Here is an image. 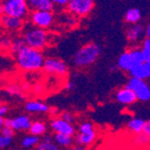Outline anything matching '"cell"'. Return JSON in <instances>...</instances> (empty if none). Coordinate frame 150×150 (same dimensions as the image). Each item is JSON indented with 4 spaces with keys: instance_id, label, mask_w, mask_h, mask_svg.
Here are the masks:
<instances>
[{
    "instance_id": "cell-1",
    "label": "cell",
    "mask_w": 150,
    "mask_h": 150,
    "mask_svg": "<svg viewBox=\"0 0 150 150\" xmlns=\"http://www.w3.org/2000/svg\"><path fill=\"white\" fill-rule=\"evenodd\" d=\"M18 68L25 73H34L43 69L45 57L42 50L25 45L14 55Z\"/></svg>"
},
{
    "instance_id": "cell-2",
    "label": "cell",
    "mask_w": 150,
    "mask_h": 150,
    "mask_svg": "<svg viewBox=\"0 0 150 150\" xmlns=\"http://www.w3.org/2000/svg\"><path fill=\"white\" fill-rule=\"evenodd\" d=\"M21 36L24 39L26 45L37 50H42L50 44V35L47 30L35 26L32 23L24 25L23 30H21Z\"/></svg>"
},
{
    "instance_id": "cell-3",
    "label": "cell",
    "mask_w": 150,
    "mask_h": 150,
    "mask_svg": "<svg viewBox=\"0 0 150 150\" xmlns=\"http://www.w3.org/2000/svg\"><path fill=\"white\" fill-rule=\"evenodd\" d=\"M101 54L100 46L96 43H87L75 53L73 57L74 64L78 67H86L97 61Z\"/></svg>"
},
{
    "instance_id": "cell-4",
    "label": "cell",
    "mask_w": 150,
    "mask_h": 150,
    "mask_svg": "<svg viewBox=\"0 0 150 150\" xmlns=\"http://www.w3.org/2000/svg\"><path fill=\"white\" fill-rule=\"evenodd\" d=\"M1 13L2 15L21 18L24 20L30 16V8L28 0H1Z\"/></svg>"
},
{
    "instance_id": "cell-5",
    "label": "cell",
    "mask_w": 150,
    "mask_h": 150,
    "mask_svg": "<svg viewBox=\"0 0 150 150\" xmlns=\"http://www.w3.org/2000/svg\"><path fill=\"white\" fill-rule=\"evenodd\" d=\"M98 139V131L91 122L84 121L78 126L77 134L75 135V141L77 145L84 147H91Z\"/></svg>"
},
{
    "instance_id": "cell-6",
    "label": "cell",
    "mask_w": 150,
    "mask_h": 150,
    "mask_svg": "<svg viewBox=\"0 0 150 150\" xmlns=\"http://www.w3.org/2000/svg\"><path fill=\"white\" fill-rule=\"evenodd\" d=\"M43 70L48 75L56 76V77H65L67 75L68 67L65 61H63L60 58L48 57L45 58Z\"/></svg>"
},
{
    "instance_id": "cell-7",
    "label": "cell",
    "mask_w": 150,
    "mask_h": 150,
    "mask_svg": "<svg viewBox=\"0 0 150 150\" xmlns=\"http://www.w3.org/2000/svg\"><path fill=\"white\" fill-rule=\"evenodd\" d=\"M95 0H69L67 11L75 17L83 18L88 16L93 10Z\"/></svg>"
},
{
    "instance_id": "cell-8",
    "label": "cell",
    "mask_w": 150,
    "mask_h": 150,
    "mask_svg": "<svg viewBox=\"0 0 150 150\" xmlns=\"http://www.w3.org/2000/svg\"><path fill=\"white\" fill-rule=\"evenodd\" d=\"M28 19L30 23H32L33 25L44 30L52 28L55 21L53 11H32L28 16Z\"/></svg>"
},
{
    "instance_id": "cell-9",
    "label": "cell",
    "mask_w": 150,
    "mask_h": 150,
    "mask_svg": "<svg viewBox=\"0 0 150 150\" xmlns=\"http://www.w3.org/2000/svg\"><path fill=\"white\" fill-rule=\"evenodd\" d=\"M126 85L134 91L139 101L141 102L150 101V86L145 80L130 77Z\"/></svg>"
},
{
    "instance_id": "cell-10",
    "label": "cell",
    "mask_w": 150,
    "mask_h": 150,
    "mask_svg": "<svg viewBox=\"0 0 150 150\" xmlns=\"http://www.w3.org/2000/svg\"><path fill=\"white\" fill-rule=\"evenodd\" d=\"M32 119L28 115H19L14 118H4L3 126L12 128L15 132L16 131H28L32 126Z\"/></svg>"
},
{
    "instance_id": "cell-11",
    "label": "cell",
    "mask_w": 150,
    "mask_h": 150,
    "mask_svg": "<svg viewBox=\"0 0 150 150\" xmlns=\"http://www.w3.org/2000/svg\"><path fill=\"white\" fill-rule=\"evenodd\" d=\"M50 128L54 133H63L73 137L77 134V129L73 123L65 121L61 117H54L50 121Z\"/></svg>"
},
{
    "instance_id": "cell-12",
    "label": "cell",
    "mask_w": 150,
    "mask_h": 150,
    "mask_svg": "<svg viewBox=\"0 0 150 150\" xmlns=\"http://www.w3.org/2000/svg\"><path fill=\"white\" fill-rule=\"evenodd\" d=\"M1 23H2V28H4L6 32L13 33V34L21 32L25 25L24 20L21 19V18L12 17V16H5V15H2Z\"/></svg>"
},
{
    "instance_id": "cell-13",
    "label": "cell",
    "mask_w": 150,
    "mask_h": 150,
    "mask_svg": "<svg viewBox=\"0 0 150 150\" xmlns=\"http://www.w3.org/2000/svg\"><path fill=\"white\" fill-rule=\"evenodd\" d=\"M115 99L120 103L121 105L124 106H129L134 104L138 101V98L135 96L134 91L131 88H129L127 85L124 87L120 88V89L115 93Z\"/></svg>"
},
{
    "instance_id": "cell-14",
    "label": "cell",
    "mask_w": 150,
    "mask_h": 150,
    "mask_svg": "<svg viewBox=\"0 0 150 150\" xmlns=\"http://www.w3.org/2000/svg\"><path fill=\"white\" fill-rule=\"evenodd\" d=\"M146 36V28H144L142 24H132L126 30V38L130 43H138L139 41Z\"/></svg>"
},
{
    "instance_id": "cell-15",
    "label": "cell",
    "mask_w": 150,
    "mask_h": 150,
    "mask_svg": "<svg viewBox=\"0 0 150 150\" xmlns=\"http://www.w3.org/2000/svg\"><path fill=\"white\" fill-rule=\"evenodd\" d=\"M24 110L30 113H48L50 108L42 101L30 100L24 104Z\"/></svg>"
},
{
    "instance_id": "cell-16",
    "label": "cell",
    "mask_w": 150,
    "mask_h": 150,
    "mask_svg": "<svg viewBox=\"0 0 150 150\" xmlns=\"http://www.w3.org/2000/svg\"><path fill=\"white\" fill-rule=\"evenodd\" d=\"M14 135H15V131L10 127L3 126L1 127V131H0V148L1 150L8 149L11 147L14 142Z\"/></svg>"
},
{
    "instance_id": "cell-17",
    "label": "cell",
    "mask_w": 150,
    "mask_h": 150,
    "mask_svg": "<svg viewBox=\"0 0 150 150\" xmlns=\"http://www.w3.org/2000/svg\"><path fill=\"white\" fill-rule=\"evenodd\" d=\"M30 11H53L54 3L52 0H28Z\"/></svg>"
},
{
    "instance_id": "cell-18",
    "label": "cell",
    "mask_w": 150,
    "mask_h": 150,
    "mask_svg": "<svg viewBox=\"0 0 150 150\" xmlns=\"http://www.w3.org/2000/svg\"><path fill=\"white\" fill-rule=\"evenodd\" d=\"M117 65H118V67L121 70H123V71H127L128 73L131 69V67L133 66V61L131 59L129 50H127L121 54L120 57L118 58V61H117Z\"/></svg>"
},
{
    "instance_id": "cell-19",
    "label": "cell",
    "mask_w": 150,
    "mask_h": 150,
    "mask_svg": "<svg viewBox=\"0 0 150 150\" xmlns=\"http://www.w3.org/2000/svg\"><path fill=\"white\" fill-rule=\"evenodd\" d=\"M53 139L60 148H70L73 147L74 143H76L73 135L63 134V133H54Z\"/></svg>"
},
{
    "instance_id": "cell-20",
    "label": "cell",
    "mask_w": 150,
    "mask_h": 150,
    "mask_svg": "<svg viewBox=\"0 0 150 150\" xmlns=\"http://www.w3.org/2000/svg\"><path fill=\"white\" fill-rule=\"evenodd\" d=\"M34 150H60V147L55 143L53 135H43Z\"/></svg>"
},
{
    "instance_id": "cell-21",
    "label": "cell",
    "mask_w": 150,
    "mask_h": 150,
    "mask_svg": "<svg viewBox=\"0 0 150 150\" xmlns=\"http://www.w3.org/2000/svg\"><path fill=\"white\" fill-rule=\"evenodd\" d=\"M132 145L139 150H146L150 148V138L146 133H138L132 138Z\"/></svg>"
},
{
    "instance_id": "cell-22",
    "label": "cell",
    "mask_w": 150,
    "mask_h": 150,
    "mask_svg": "<svg viewBox=\"0 0 150 150\" xmlns=\"http://www.w3.org/2000/svg\"><path fill=\"white\" fill-rule=\"evenodd\" d=\"M146 124V121H144L141 118H132L128 121L126 128L129 130L131 133L138 134V133H142L144 130V126Z\"/></svg>"
},
{
    "instance_id": "cell-23",
    "label": "cell",
    "mask_w": 150,
    "mask_h": 150,
    "mask_svg": "<svg viewBox=\"0 0 150 150\" xmlns=\"http://www.w3.org/2000/svg\"><path fill=\"white\" fill-rule=\"evenodd\" d=\"M41 138L38 135H34L28 133V135H25L21 139L20 145L24 149H35L37 147V145L40 143Z\"/></svg>"
},
{
    "instance_id": "cell-24",
    "label": "cell",
    "mask_w": 150,
    "mask_h": 150,
    "mask_svg": "<svg viewBox=\"0 0 150 150\" xmlns=\"http://www.w3.org/2000/svg\"><path fill=\"white\" fill-rule=\"evenodd\" d=\"M124 19L128 24H138L142 19V13L139 8H131L129 10H127V12L125 13Z\"/></svg>"
},
{
    "instance_id": "cell-25",
    "label": "cell",
    "mask_w": 150,
    "mask_h": 150,
    "mask_svg": "<svg viewBox=\"0 0 150 150\" xmlns=\"http://www.w3.org/2000/svg\"><path fill=\"white\" fill-rule=\"evenodd\" d=\"M46 131H47V126L43 121H34L28 130V133L42 138L43 135L46 134Z\"/></svg>"
},
{
    "instance_id": "cell-26",
    "label": "cell",
    "mask_w": 150,
    "mask_h": 150,
    "mask_svg": "<svg viewBox=\"0 0 150 150\" xmlns=\"http://www.w3.org/2000/svg\"><path fill=\"white\" fill-rule=\"evenodd\" d=\"M145 63V62H144ZM144 63L142 64H137L133 65L131 69L128 71L129 76L131 78H137V79H143V80H146L147 79V76H146L145 67H144Z\"/></svg>"
},
{
    "instance_id": "cell-27",
    "label": "cell",
    "mask_w": 150,
    "mask_h": 150,
    "mask_svg": "<svg viewBox=\"0 0 150 150\" xmlns=\"http://www.w3.org/2000/svg\"><path fill=\"white\" fill-rule=\"evenodd\" d=\"M25 45H26V43H25L22 36H20V37H16V38H14V39H12V42H11L8 50H10L11 53H13L14 55H15L17 52H19V50H20L23 46H25Z\"/></svg>"
},
{
    "instance_id": "cell-28",
    "label": "cell",
    "mask_w": 150,
    "mask_h": 150,
    "mask_svg": "<svg viewBox=\"0 0 150 150\" xmlns=\"http://www.w3.org/2000/svg\"><path fill=\"white\" fill-rule=\"evenodd\" d=\"M141 48H142L143 55L145 57L146 61H150V39L146 37L145 39H143L142 43H141Z\"/></svg>"
},
{
    "instance_id": "cell-29",
    "label": "cell",
    "mask_w": 150,
    "mask_h": 150,
    "mask_svg": "<svg viewBox=\"0 0 150 150\" xmlns=\"http://www.w3.org/2000/svg\"><path fill=\"white\" fill-rule=\"evenodd\" d=\"M5 90L6 93L11 96H16V97H23V93L21 91L20 87L18 85H15V84H12V85H8L5 87Z\"/></svg>"
},
{
    "instance_id": "cell-30",
    "label": "cell",
    "mask_w": 150,
    "mask_h": 150,
    "mask_svg": "<svg viewBox=\"0 0 150 150\" xmlns=\"http://www.w3.org/2000/svg\"><path fill=\"white\" fill-rule=\"evenodd\" d=\"M61 118H63L65 121H67V122H70V123H73L75 122L76 118H75V115H74L73 112H70V111H64V112L61 113L60 115Z\"/></svg>"
},
{
    "instance_id": "cell-31",
    "label": "cell",
    "mask_w": 150,
    "mask_h": 150,
    "mask_svg": "<svg viewBox=\"0 0 150 150\" xmlns=\"http://www.w3.org/2000/svg\"><path fill=\"white\" fill-rule=\"evenodd\" d=\"M54 3V5H57L59 8H64V6H67L69 0H52Z\"/></svg>"
},
{
    "instance_id": "cell-32",
    "label": "cell",
    "mask_w": 150,
    "mask_h": 150,
    "mask_svg": "<svg viewBox=\"0 0 150 150\" xmlns=\"http://www.w3.org/2000/svg\"><path fill=\"white\" fill-rule=\"evenodd\" d=\"M8 112V106L6 104H1L0 106V118H4Z\"/></svg>"
},
{
    "instance_id": "cell-33",
    "label": "cell",
    "mask_w": 150,
    "mask_h": 150,
    "mask_svg": "<svg viewBox=\"0 0 150 150\" xmlns=\"http://www.w3.org/2000/svg\"><path fill=\"white\" fill-rule=\"evenodd\" d=\"M11 42H12V39L8 38L6 36H3L2 39H1V43H2V46H3V47H6L8 50L10 48Z\"/></svg>"
},
{
    "instance_id": "cell-34",
    "label": "cell",
    "mask_w": 150,
    "mask_h": 150,
    "mask_svg": "<svg viewBox=\"0 0 150 150\" xmlns=\"http://www.w3.org/2000/svg\"><path fill=\"white\" fill-rule=\"evenodd\" d=\"M144 67H145L147 79H150V61H145V63H144Z\"/></svg>"
},
{
    "instance_id": "cell-35",
    "label": "cell",
    "mask_w": 150,
    "mask_h": 150,
    "mask_svg": "<svg viewBox=\"0 0 150 150\" xmlns=\"http://www.w3.org/2000/svg\"><path fill=\"white\" fill-rule=\"evenodd\" d=\"M143 132L146 133V134L150 138V120L146 121V124H145V126H144V130H143Z\"/></svg>"
},
{
    "instance_id": "cell-36",
    "label": "cell",
    "mask_w": 150,
    "mask_h": 150,
    "mask_svg": "<svg viewBox=\"0 0 150 150\" xmlns=\"http://www.w3.org/2000/svg\"><path fill=\"white\" fill-rule=\"evenodd\" d=\"M70 150H88L87 147H84V146H81V145H76L74 147H71Z\"/></svg>"
},
{
    "instance_id": "cell-37",
    "label": "cell",
    "mask_w": 150,
    "mask_h": 150,
    "mask_svg": "<svg viewBox=\"0 0 150 150\" xmlns=\"http://www.w3.org/2000/svg\"><path fill=\"white\" fill-rule=\"evenodd\" d=\"M146 37L150 39V21L148 22L147 26H146Z\"/></svg>"
},
{
    "instance_id": "cell-38",
    "label": "cell",
    "mask_w": 150,
    "mask_h": 150,
    "mask_svg": "<svg viewBox=\"0 0 150 150\" xmlns=\"http://www.w3.org/2000/svg\"><path fill=\"white\" fill-rule=\"evenodd\" d=\"M93 150H111V149L106 147V146H98V147H96L95 149H93Z\"/></svg>"
},
{
    "instance_id": "cell-39",
    "label": "cell",
    "mask_w": 150,
    "mask_h": 150,
    "mask_svg": "<svg viewBox=\"0 0 150 150\" xmlns=\"http://www.w3.org/2000/svg\"><path fill=\"white\" fill-rule=\"evenodd\" d=\"M74 85H75V84H74L73 82H68L67 84H66V88H67L68 90H71L74 88Z\"/></svg>"
},
{
    "instance_id": "cell-40",
    "label": "cell",
    "mask_w": 150,
    "mask_h": 150,
    "mask_svg": "<svg viewBox=\"0 0 150 150\" xmlns=\"http://www.w3.org/2000/svg\"><path fill=\"white\" fill-rule=\"evenodd\" d=\"M146 150H150V148H148V149H146Z\"/></svg>"
}]
</instances>
